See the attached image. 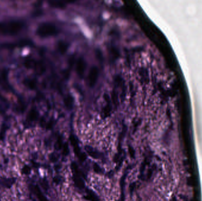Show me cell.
<instances>
[{
  "label": "cell",
  "instance_id": "1",
  "mask_svg": "<svg viewBox=\"0 0 202 201\" xmlns=\"http://www.w3.org/2000/svg\"><path fill=\"white\" fill-rule=\"evenodd\" d=\"M25 27L22 21L13 20L0 23V34L5 35H14L20 33Z\"/></svg>",
  "mask_w": 202,
  "mask_h": 201
},
{
  "label": "cell",
  "instance_id": "9",
  "mask_svg": "<svg viewBox=\"0 0 202 201\" xmlns=\"http://www.w3.org/2000/svg\"><path fill=\"white\" fill-rule=\"evenodd\" d=\"M35 192L36 193V194L37 195L39 200L40 201H47L46 199H45V198L43 196V195L42 194V193L40 192L39 189L38 187H35Z\"/></svg>",
  "mask_w": 202,
  "mask_h": 201
},
{
  "label": "cell",
  "instance_id": "5",
  "mask_svg": "<svg viewBox=\"0 0 202 201\" xmlns=\"http://www.w3.org/2000/svg\"><path fill=\"white\" fill-rule=\"evenodd\" d=\"M69 48V45L66 42L64 41H59L57 43V49L59 53L62 54H64L66 53Z\"/></svg>",
  "mask_w": 202,
  "mask_h": 201
},
{
  "label": "cell",
  "instance_id": "8",
  "mask_svg": "<svg viewBox=\"0 0 202 201\" xmlns=\"http://www.w3.org/2000/svg\"><path fill=\"white\" fill-rule=\"evenodd\" d=\"M65 105L68 107L71 108L72 107V103H73V99L71 96H68L64 100Z\"/></svg>",
  "mask_w": 202,
  "mask_h": 201
},
{
  "label": "cell",
  "instance_id": "6",
  "mask_svg": "<svg viewBox=\"0 0 202 201\" xmlns=\"http://www.w3.org/2000/svg\"><path fill=\"white\" fill-rule=\"evenodd\" d=\"M14 183V179H7L4 178L0 179V184L6 187H10Z\"/></svg>",
  "mask_w": 202,
  "mask_h": 201
},
{
  "label": "cell",
  "instance_id": "11",
  "mask_svg": "<svg viewBox=\"0 0 202 201\" xmlns=\"http://www.w3.org/2000/svg\"><path fill=\"white\" fill-rule=\"evenodd\" d=\"M0 201H1V200H0Z\"/></svg>",
  "mask_w": 202,
  "mask_h": 201
},
{
  "label": "cell",
  "instance_id": "2",
  "mask_svg": "<svg viewBox=\"0 0 202 201\" xmlns=\"http://www.w3.org/2000/svg\"><path fill=\"white\" fill-rule=\"evenodd\" d=\"M59 33L56 26L51 22H43L40 24L36 30V34L42 38L54 36Z\"/></svg>",
  "mask_w": 202,
  "mask_h": 201
},
{
  "label": "cell",
  "instance_id": "3",
  "mask_svg": "<svg viewBox=\"0 0 202 201\" xmlns=\"http://www.w3.org/2000/svg\"><path fill=\"white\" fill-rule=\"evenodd\" d=\"M98 77H99L98 69L95 66H93L92 67H91L88 77V82L89 87H93L95 86L98 81Z\"/></svg>",
  "mask_w": 202,
  "mask_h": 201
},
{
  "label": "cell",
  "instance_id": "4",
  "mask_svg": "<svg viewBox=\"0 0 202 201\" xmlns=\"http://www.w3.org/2000/svg\"><path fill=\"white\" fill-rule=\"evenodd\" d=\"M86 67V61L84 60V58L80 57L77 61L76 70L77 75L80 78L84 77Z\"/></svg>",
  "mask_w": 202,
  "mask_h": 201
},
{
  "label": "cell",
  "instance_id": "7",
  "mask_svg": "<svg viewBox=\"0 0 202 201\" xmlns=\"http://www.w3.org/2000/svg\"><path fill=\"white\" fill-rule=\"evenodd\" d=\"M49 4L51 6L55 8H62L64 7V5L61 2L58 1H50L49 2Z\"/></svg>",
  "mask_w": 202,
  "mask_h": 201
},
{
  "label": "cell",
  "instance_id": "10",
  "mask_svg": "<svg viewBox=\"0 0 202 201\" xmlns=\"http://www.w3.org/2000/svg\"><path fill=\"white\" fill-rule=\"evenodd\" d=\"M22 171H23V173L27 175L30 172V167L26 165V166L23 167Z\"/></svg>",
  "mask_w": 202,
  "mask_h": 201
}]
</instances>
